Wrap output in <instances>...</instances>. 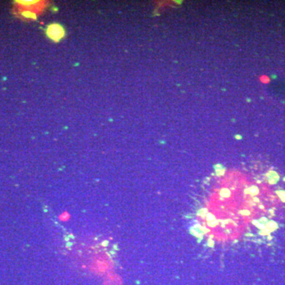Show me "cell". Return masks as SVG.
<instances>
[{
    "mask_svg": "<svg viewBox=\"0 0 285 285\" xmlns=\"http://www.w3.org/2000/svg\"><path fill=\"white\" fill-rule=\"evenodd\" d=\"M65 29L59 23H51L46 29V35L54 42H59L65 37Z\"/></svg>",
    "mask_w": 285,
    "mask_h": 285,
    "instance_id": "1",
    "label": "cell"
},
{
    "mask_svg": "<svg viewBox=\"0 0 285 285\" xmlns=\"http://www.w3.org/2000/svg\"><path fill=\"white\" fill-rule=\"evenodd\" d=\"M22 16L28 19H33V20L37 19V15L33 12V10H23L22 12Z\"/></svg>",
    "mask_w": 285,
    "mask_h": 285,
    "instance_id": "2",
    "label": "cell"
}]
</instances>
